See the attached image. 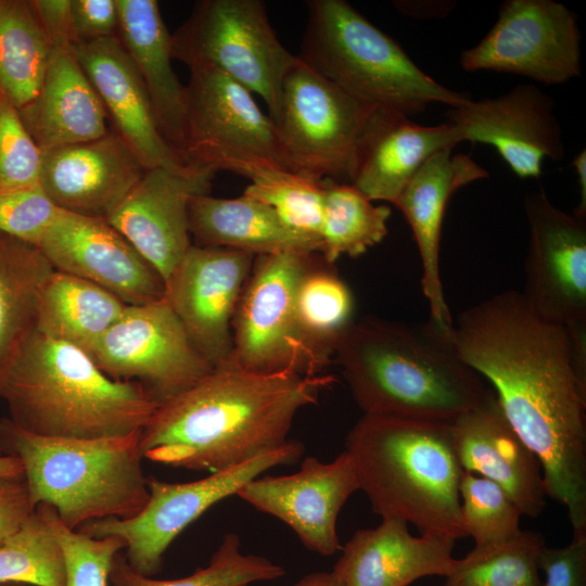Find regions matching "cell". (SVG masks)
Instances as JSON below:
<instances>
[{
    "label": "cell",
    "mask_w": 586,
    "mask_h": 586,
    "mask_svg": "<svg viewBox=\"0 0 586 586\" xmlns=\"http://www.w3.org/2000/svg\"><path fill=\"white\" fill-rule=\"evenodd\" d=\"M0 586H35V585L16 583V582H0Z\"/></svg>",
    "instance_id": "50"
},
{
    "label": "cell",
    "mask_w": 586,
    "mask_h": 586,
    "mask_svg": "<svg viewBox=\"0 0 586 586\" xmlns=\"http://www.w3.org/2000/svg\"><path fill=\"white\" fill-rule=\"evenodd\" d=\"M42 152L105 135L106 112L72 49H53L36 97L18 110Z\"/></svg>",
    "instance_id": "27"
},
{
    "label": "cell",
    "mask_w": 586,
    "mask_h": 586,
    "mask_svg": "<svg viewBox=\"0 0 586 586\" xmlns=\"http://www.w3.org/2000/svg\"><path fill=\"white\" fill-rule=\"evenodd\" d=\"M38 249L54 270L90 281L127 305L165 296L158 271L104 218L62 209Z\"/></svg>",
    "instance_id": "19"
},
{
    "label": "cell",
    "mask_w": 586,
    "mask_h": 586,
    "mask_svg": "<svg viewBox=\"0 0 586 586\" xmlns=\"http://www.w3.org/2000/svg\"><path fill=\"white\" fill-rule=\"evenodd\" d=\"M460 142L458 129L447 122L423 126L406 115L375 109L360 139L348 183L372 202L395 205L430 156Z\"/></svg>",
    "instance_id": "25"
},
{
    "label": "cell",
    "mask_w": 586,
    "mask_h": 586,
    "mask_svg": "<svg viewBox=\"0 0 586 586\" xmlns=\"http://www.w3.org/2000/svg\"><path fill=\"white\" fill-rule=\"evenodd\" d=\"M577 15L552 0H506L498 20L474 47L460 53L467 72L493 71L561 85L582 74Z\"/></svg>",
    "instance_id": "14"
},
{
    "label": "cell",
    "mask_w": 586,
    "mask_h": 586,
    "mask_svg": "<svg viewBox=\"0 0 586 586\" xmlns=\"http://www.w3.org/2000/svg\"><path fill=\"white\" fill-rule=\"evenodd\" d=\"M359 491L382 519L420 535L467 536L460 515L459 462L451 422L364 413L345 440Z\"/></svg>",
    "instance_id": "4"
},
{
    "label": "cell",
    "mask_w": 586,
    "mask_h": 586,
    "mask_svg": "<svg viewBox=\"0 0 586 586\" xmlns=\"http://www.w3.org/2000/svg\"><path fill=\"white\" fill-rule=\"evenodd\" d=\"M141 431L115 437H48L0 419V453L17 458L31 502L49 505L71 530L129 519L149 500Z\"/></svg>",
    "instance_id": "6"
},
{
    "label": "cell",
    "mask_w": 586,
    "mask_h": 586,
    "mask_svg": "<svg viewBox=\"0 0 586 586\" xmlns=\"http://www.w3.org/2000/svg\"><path fill=\"white\" fill-rule=\"evenodd\" d=\"M528 224L522 294L543 318L586 342V217L555 206L545 191L523 200Z\"/></svg>",
    "instance_id": "15"
},
{
    "label": "cell",
    "mask_w": 586,
    "mask_h": 586,
    "mask_svg": "<svg viewBox=\"0 0 586 586\" xmlns=\"http://www.w3.org/2000/svg\"><path fill=\"white\" fill-rule=\"evenodd\" d=\"M53 49H72L71 0H30Z\"/></svg>",
    "instance_id": "46"
},
{
    "label": "cell",
    "mask_w": 586,
    "mask_h": 586,
    "mask_svg": "<svg viewBox=\"0 0 586 586\" xmlns=\"http://www.w3.org/2000/svg\"><path fill=\"white\" fill-rule=\"evenodd\" d=\"M52 47L30 0H0V95L17 110L38 93Z\"/></svg>",
    "instance_id": "32"
},
{
    "label": "cell",
    "mask_w": 586,
    "mask_h": 586,
    "mask_svg": "<svg viewBox=\"0 0 586 586\" xmlns=\"http://www.w3.org/2000/svg\"><path fill=\"white\" fill-rule=\"evenodd\" d=\"M240 545L237 534H226L205 568L177 579H156L140 574L120 551L112 563L110 586H249L285 575L282 566L265 557L243 553Z\"/></svg>",
    "instance_id": "35"
},
{
    "label": "cell",
    "mask_w": 586,
    "mask_h": 586,
    "mask_svg": "<svg viewBox=\"0 0 586 586\" xmlns=\"http://www.w3.org/2000/svg\"><path fill=\"white\" fill-rule=\"evenodd\" d=\"M545 546L540 533L522 531L510 540L473 547L457 559L444 586H543L539 558Z\"/></svg>",
    "instance_id": "36"
},
{
    "label": "cell",
    "mask_w": 586,
    "mask_h": 586,
    "mask_svg": "<svg viewBox=\"0 0 586 586\" xmlns=\"http://www.w3.org/2000/svg\"><path fill=\"white\" fill-rule=\"evenodd\" d=\"M292 586H344V585L333 571H330V572L319 571V572H313L305 575Z\"/></svg>",
    "instance_id": "48"
},
{
    "label": "cell",
    "mask_w": 586,
    "mask_h": 586,
    "mask_svg": "<svg viewBox=\"0 0 586 586\" xmlns=\"http://www.w3.org/2000/svg\"><path fill=\"white\" fill-rule=\"evenodd\" d=\"M89 355L111 379L143 386L158 406L213 370L165 298L128 305Z\"/></svg>",
    "instance_id": "13"
},
{
    "label": "cell",
    "mask_w": 586,
    "mask_h": 586,
    "mask_svg": "<svg viewBox=\"0 0 586 586\" xmlns=\"http://www.w3.org/2000/svg\"><path fill=\"white\" fill-rule=\"evenodd\" d=\"M555 100L534 84L450 107L447 123L461 142L492 145L520 178H539L545 158L559 162L565 154L562 130L553 113Z\"/></svg>",
    "instance_id": "17"
},
{
    "label": "cell",
    "mask_w": 586,
    "mask_h": 586,
    "mask_svg": "<svg viewBox=\"0 0 586 586\" xmlns=\"http://www.w3.org/2000/svg\"><path fill=\"white\" fill-rule=\"evenodd\" d=\"M324 180L320 252L327 264L341 256L357 257L387 234L391 208L374 205L349 183Z\"/></svg>",
    "instance_id": "33"
},
{
    "label": "cell",
    "mask_w": 586,
    "mask_h": 586,
    "mask_svg": "<svg viewBox=\"0 0 586 586\" xmlns=\"http://www.w3.org/2000/svg\"><path fill=\"white\" fill-rule=\"evenodd\" d=\"M188 212L190 235L198 246L256 256L320 252V241L293 231L271 207L244 194L235 199L198 194L190 200Z\"/></svg>",
    "instance_id": "29"
},
{
    "label": "cell",
    "mask_w": 586,
    "mask_h": 586,
    "mask_svg": "<svg viewBox=\"0 0 586 586\" xmlns=\"http://www.w3.org/2000/svg\"><path fill=\"white\" fill-rule=\"evenodd\" d=\"M42 151L18 110L0 95V190L40 186Z\"/></svg>",
    "instance_id": "41"
},
{
    "label": "cell",
    "mask_w": 586,
    "mask_h": 586,
    "mask_svg": "<svg viewBox=\"0 0 586 586\" xmlns=\"http://www.w3.org/2000/svg\"><path fill=\"white\" fill-rule=\"evenodd\" d=\"M53 270L38 247L0 231V399L10 371L36 331L40 294Z\"/></svg>",
    "instance_id": "30"
},
{
    "label": "cell",
    "mask_w": 586,
    "mask_h": 586,
    "mask_svg": "<svg viewBox=\"0 0 586 586\" xmlns=\"http://www.w3.org/2000/svg\"><path fill=\"white\" fill-rule=\"evenodd\" d=\"M73 52L99 94L115 132L146 169H194L167 144L157 128L144 84L117 36L73 46Z\"/></svg>",
    "instance_id": "22"
},
{
    "label": "cell",
    "mask_w": 586,
    "mask_h": 586,
    "mask_svg": "<svg viewBox=\"0 0 586 586\" xmlns=\"http://www.w3.org/2000/svg\"><path fill=\"white\" fill-rule=\"evenodd\" d=\"M249 179L244 195L271 207L293 231L320 241L324 180L276 166L264 167Z\"/></svg>",
    "instance_id": "38"
},
{
    "label": "cell",
    "mask_w": 586,
    "mask_h": 586,
    "mask_svg": "<svg viewBox=\"0 0 586 586\" xmlns=\"http://www.w3.org/2000/svg\"><path fill=\"white\" fill-rule=\"evenodd\" d=\"M332 375L260 373L229 362L160 405L141 430L143 458L211 473L283 446L297 412Z\"/></svg>",
    "instance_id": "2"
},
{
    "label": "cell",
    "mask_w": 586,
    "mask_h": 586,
    "mask_svg": "<svg viewBox=\"0 0 586 586\" xmlns=\"http://www.w3.org/2000/svg\"><path fill=\"white\" fill-rule=\"evenodd\" d=\"M62 548L66 579L65 586H110V572L117 553L124 550V542L117 537H90L65 526L49 505L36 506Z\"/></svg>",
    "instance_id": "40"
},
{
    "label": "cell",
    "mask_w": 586,
    "mask_h": 586,
    "mask_svg": "<svg viewBox=\"0 0 586 586\" xmlns=\"http://www.w3.org/2000/svg\"><path fill=\"white\" fill-rule=\"evenodd\" d=\"M451 327L353 321L333 359L364 413L451 422L476 407L491 386L460 358Z\"/></svg>",
    "instance_id": "3"
},
{
    "label": "cell",
    "mask_w": 586,
    "mask_h": 586,
    "mask_svg": "<svg viewBox=\"0 0 586 586\" xmlns=\"http://www.w3.org/2000/svg\"><path fill=\"white\" fill-rule=\"evenodd\" d=\"M314 254L256 256L233 317L227 362L254 372L302 375L319 374L330 364L304 341L295 319L296 286Z\"/></svg>",
    "instance_id": "12"
},
{
    "label": "cell",
    "mask_w": 586,
    "mask_h": 586,
    "mask_svg": "<svg viewBox=\"0 0 586 586\" xmlns=\"http://www.w3.org/2000/svg\"><path fill=\"white\" fill-rule=\"evenodd\" d=\"M451 429L463 471L500 486L522 515L543 512L547 493L540 461L510 425L492 387L476 407L451 421Z\"/></svg>",
    "instance_id": "23"
},
{
    "label": "cell",
    "mask_w": 586,
    "mask_h": 586,
    "mask_svg": "<svg viewBox=\"0 0 586 586\" xmlns=\"http://www.w3.org/2000/svg\"><path fill=\"white\" fill-rule=\"evenodd\" d=\"M116 3L117 37L144 84L160 133L184 162L186 86L180 84L171 65V34L158 3L155 0H116Z\"/></svg>",
    "instance_id": "28"
},
{
    "label": "cell",
    "mask_w": 586,
    "mask_h": 586,
    "mask_svg": "<svg viewBox=\"0 0 586 586\" xmlns=\"http://www.w3.org/2000/svg\"><path fill=\"white\" fill-rule=\"evenodd\" d=\"M145 170L110 128L100 138L42 152L40 186L59 208L105 219Z\"/></svg>",
    "instance_id": "21"
},
{
    "label": "cell",
    "mask_w": 586,
    "mask_h": 586,
    "mask_svg": "<svg viewBox=\"0 0 586 586\" xmlns=\"http://www.w3.org/2000/svg\"><path fill=\"white\" fill-rule=\"evenodd\" d=\"M62 548L36 507L22 525L0 542V582L35 586H65Z\"/></svg>",
    "instance_id": "37"
},
{
    "label": "cell",
    "mask_w": 586,
    "mask_h": 586,
    "mask_svg": "<svg viewBox=\"0 0 586 586\" xmlns=\"http://www.w3.org/2000/svg\"><path fill=\"white\" fill-rule=\"evenodd\" d=\"M356 491L354 463L343 450L330 462L308 456L292 474L259 475L244 484L237 496L284 522L307 549L332 556L342 548L339 513Z\"/></svg>",
    "instance_id": "18"
},
{
    "label": "cell",
    "mask_w": 586,
    "mask_h": 586,
    "mask_svg": "<svg viewBox=\"0 0 586 586\" xmlns=\"http://www.w3.org/2000/svg\"><path fill=\"white\" fill-rule=\"evenodd\" d=\"M118 25L116 0H71L73 46L117 36Z\"/></svg>",
    "instance_id": "43"
},
{
    "label": "cell",
    "mask_w": 586,
    "mask_h": 586,
    "mask_svg": "<svg viewBox=\"0 0 586 586\" xmlns=\"http://www.w3.org/2000/svg\"><path fill=\"white\" fill-rule=\"evenodd\" d=\"M183 160L194 169L246 178L264 167L288 169L276 126L252 93L206 67L190 69L186 86Z\"/></svg>",
    "instance_id": "11"
},
{
    "label": "cell",
    "mask_w": 586,
    "mask_h": 586,
    "mask_svg": "<svg viewBox=\"0 0 586 586\" xmlns=\"http://www.w3.org/2000/svg\"><path fill=\"white\" fill-rule=\"evenodd\" d=\"M374 110L297 56L284 77L279 113L272 120L288 169L317 180L348 181Z\"/></svg>",
    "instance_id": "9"
},
{
    "label": "cell",
    "mask_w": 586,
    "mask_h": 586,
    "mask_svg": "<svg viewBox=\"0 0 586 586\" xmlns=\"http://www.w3.org/2000/svg\"><path fill=\"white\" fill-rule=\"evenodd\" d=\"M127 306L90 281L53 270L40 294L36 331L90 354Z\"/></svg>",
    "instance_id": "31"
},
{
    "label": "cell",
    "mask_w": 586,
    "mask_h": 586,
    "mask_svg": "<svg viewBox=\"0 0 586 586\" xmlns=\"http://www.w3.org/2000/svg\"><path fill=\"white\" fill-rule=\"evenodd\" d=\"M456 539L415 536L408 523L382 519L357 530L342 549L333 572L344 586H408L424 576H448L457 559Z\"/></svg>",
    "instance_id": "26"
},
{
    "label": "cell",
    "mask_w": 586,
    "mask_h": 586,
    "mask_svg": "<svg viewBox=\"0 0 586 586\" xmlns=\"http://www.w3.org/2000/svg\"><path fill=\"white\" fill-rule=\"evenodd\" d=\"M451 334L540 461L547 496L565 507L573 536L586 535V343L515 290L459 313Z\"/></svg>",
    "instance_id": "1"
},
{
    "label": "cell",
    "mask_w": 586,
    "mask_h": 586,
    "mask_svg": "<svg viewBox=\"0 0 586 586\" xmlns=\"http://www.w3.org/2000/svg\"><path fill=\"white\" fill-rule=\"evenodd\" d=\"M543 586H586V535L573 536L563 547H547L539 558Z\"/></svg>",
    "instance_id": "44"
},
{
    "label": "cell",
    "mask_w": 586,
    "mask_h": 586,
    "mask_svg": "<svg viewBox=\"0 0 586 586\" xmlns=\"http://www.w3.org/2000/svg\"><path fill=\"white\" fill-rule=\"evenodd\" d=\"M451 148L430 156L411 177L395 206L409 224L419 250L421 288L429 303L430 318L443 327L453 326L440 271V243L445 209L460 188L487 178L488 171L471 156L453 154Z\"/></svg>",
    "instance_id": "24"
},
{
    "label": "cell",
    "mask_w": 586,
    "mask_h": 586,
    "mask_svg": "<svg viewBox=\"0 0 586 586\" xmlns=\"http://www.w3.org/2000/svg\"><path fill=\"white\" fill-rule=\"evenodd\" d=\"M307 7L298 59L361 103L410 117L432 103L454 107L471 99L431 78L348 2L311 0Z\"/></svg>",
    "instance_id": "7"
},
{
    "label": "cell",
    "mask_w": 586,
    "mask_h": 586,
    "mask_svg": "<svg viewBox=\"0 0 586 586\" xmlns=\"http://www.w3.org/2000/svg\"><path fill=\"white\" fill-rule=\"evenodd\" d=\"M303 454V444L289 440L278 449L196 481L168 483L149 477V500L138 514L129 519L90 521L76 531L95 538L122 539L130 566L140 574L154 576L161 571L165 552L176 537L211 507L237 495L244 484L267 470L296 463Z\"/></svg>",
    "instance_id": "10"
},
{
    "label": "cell",
    "mask_w": 586,
    "mask_h": 586,
    "mask_svg": "<svg viewBox=\"0 0 586 586\" xmlns=\"http://www.w3.org/2000/svg\"><path fill=\"white\" fill-rule=\"evenodd\" d=\"M215 174L207 169L190 174L162 167L146 169L105 218L158 271L164 282L192 245L190 200L209 193Z\"/></svg>",
    "instance_id": "20"
},
{
    "label": "cell",
    "mask_w": 586,
    "mask_h": 586,
    "mask_svg": "<svg viewBox=\"0 0 586 586\" xmlns=\"http://www.w3.org/2000/svg\"><path fill=\"white\" fill-rule=\"evenodd\" d=\"M572 165L577 174L579 187V203L574 213L578 216L586 217V151L583 149L572 161Z\"/></svg>",
    "instance_id": "47"
},
{
    "label": "cell",
    "mask_w": 586,
    "mask_h": 586,
    "mask_svg": "<svg viewBox=\"0 0 586 586\" xmlns=\"http://www.w3.org/2000/svg\"><path fill=\"white\" fill-rule=\"evenodd\" d=\"M0 477H23L21 461L8 455H0Z\"/></svg>",
    "instance_id": "49"
},
{
    "label": "cell",
    "mask_w": 586,
    "mask_h": 586,
    "mask_svg": "<svg viewBox=\"0 0 586 586\" xmlns=\"http://www.w3.org/2000/svg\"><path fill=\"white\" fill-rule=\"evenodd\" d=\"M256 255L192 243L165 281L164 298L192 344L214 367L232 351V321Z\"/></svg>",
    "instance_id": "16"
},
{
    "label": "cell",
    "mask_w": 586,
    "mask_h": 586,
    "mask_svg": "<svg viewBox=\"0 0 586 586\" xmlns=\"http://www.w3.org/2000/svg\"><path fill=\"white\" fill-rule=\"evenodd\" d=\"M1 399L21 429L67 438L141 431L158 407L140 384L111 379L84 349L37 331L10 371Z\"/></svg>",
    "instance_id": "5"
},
{
    "label": "cell",
    "mask_w": 586,
    "mask_h": 586,
    "mask_svg": "<svg viewBox=\"0 0 586 586\" xmlns=\"http://www.w3.org/2000/svg\"><path fill=\"white\" fill-rule=\"evenodd\" d=\"M313 265L296 286L295 319L304 341L331 362L337 339L353 322L354 301L348 286L336 273Z\"/></svg>",
    "instance_id": "34"
},
{
    "label": "cell",
    "mask_w": 586,
    "mask_h": 586,
    "mask_svg": "<svg viewBox=\"0 0 586 586\" xmlns=\"http://www.w3.org/2000/svg\"><path fill=\"white\" fill-rule=\"evenodd\" d=\"M35 508L24 477H0V542L13 534Z\"/></svg>",
    "instance_id": "45"
},
{
    "label": "cell",
    "mask_w": 586,
    "mask_h": 586,
    "mask_svg": "<svg viewBox=\"0 0 586 586\" xmlns=\"http://www.w3.org/2000/svg\"><path fill=\"white\" fill-rule=\"evenodd\" d=\"M61 211L41 186L0 190V231L36 247Z\"/></svg>",
    "instance_id": "42"
},
{
    "label": "cell",
    "mask_w": 586,
    "mask_h": 586,
    "mask_svg": "<svg viewBox=\"0 0 586 586\" xmlns=\"http://www.w3.org/2000/svg\"><path fill=\"white\" fill-rule=\"evenodd\" d=\"M0 455H1V453H0Z\"/></svg>",
    "instance_id": "51"
},
{
    "label": "cell",
    "mask_w": 586,
    "mask_h": 586,
    "mask_svg": "<svg viewBox=\"0 0 586 586\" xmlns=\"http://www.w3.org/2000/svg\"><path fill=\"white\" fill-rule=\"evenodd\" d=\"M459 496L461 522L474 547L500 544L522 532L520 509L496 483L463 471Z\"/></svg>",
    "instance_id": "39"
},
{
    "label": "cell",
    "mask_w": 586,
    "mask_h": 586,
    "mask_svg": "<svg viewBox=\"0 0 586 586\" xmlns=\"http://www.w3.org/2000/svg\"><path fill=\"white\" fill-rule=\"evenodd\" d=\"M173 59L212 68L258 94L273 120L282 84L297 60L278 39L259 0H202L171 34Z\"/></svg>",
    "instance_id": "8"
}]
</instances>
